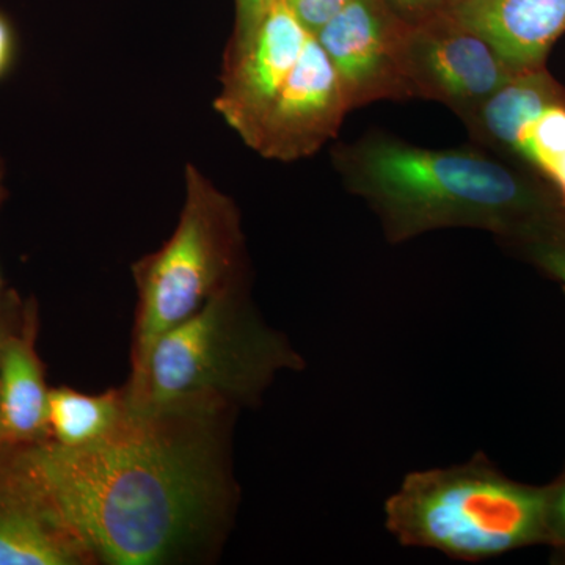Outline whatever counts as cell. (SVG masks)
<instances>
[{"mask_svg":"<svg viewBox=\"0 0 565 565\" xmlns=\"http://www.w3.org/2000/svg\"><path fill=\"white\" fill-rule=\"evenodd\" d=\"M509 156L545 181L565 206V102L548 104L527 118Z\"/></svg>","mask_w":565,"mask_h":565,"instance_id":"15","label":"cell"},{"mask_svg":"<svg viewBox=\"0 0 565 565\" xmlns=\"http://www.w3.org/2000/svg\"><path fill=\"white\" fill-rule=\"evenodd\" d=\"M404 71L412 98L445 104L463 121L520 73L449 11L407 24Z\"/></svg>","mask_w":565,"mask_h":565,"instance_id":"6","label":"cell"},{"mask_svg":"<svg viewBox=\"0 0 565 565\" xmlns=\"http://www.w3.org/2000/svg\"><path fill=\"white\" fill-rule=\"evenodd\" d=\"M39 307L29 299L0 351V426L9 448L47 440L51 388L36 351Z\"/></svg>","mask_w":565,"mask_h":565,"instance_id":"12","label":"cell"},{"mask_svg":"<svg viewBox=\"0 0 565 565\" xmlns=\"http://www.w3.org/2000/svg\"><path fill=\"white\" fill-rule=\"evenodd\" d=\"M448 11L515 71L545 66L565 33V0H452Z\"/></svg>","mask_w":565,"mask_h":565,"instance_id":"11","label":"cell"},{"mask_svg":"<svg viewBox=\"0 0 565 565\" xmlns=\"http://www.w3.org/2000/svg\"><path fill=\"white\" fill-rule=\"evenodd\" d=\"M17 55V39L9 20L0 13V79L9 73Z\"/></svg>","mask_w":565,"mask_h":565,"instance_id":"22","label":"cell"},{"mask_svg":"<svg viewBox=\"0 0 565 565\" xmlns=\"http://www.w3.org/2000/svg\"><path fill=\"white\" fill-rule=\"evenodd\" d=\"M349 0H285L308 32L318 33L348 6Z\"/></svg>","mask_w":565,"mask_h":565,"instance_id":"18","label":"cell"},{"mask_svg":"<svg viewBox=\"0 0 565 565\" xmlns=\"http://www.w3.org/2000/svg\"><path fill=\"white\" fill-rule=\"evenodd\" d=\"M7 199V189L6 185H3V163L2 159H0V206H2V203L6 202ZM3 291L2 289V278H0V302H2L3 299Z\"/></svg>","mask_w":565,"mask_h":565,"instance_id":"23","label":"cell"},{"mask_svg":"<svg viewBox=\"0 0 565 565\" xmlns=\"http://www.w3.org/2000/svg\"><path fill=\"white\" fill-rule=\"evenodd\" d=\"M545 545L553 546L565 559V473L546 486Z\"/></svg>","mask_w":565,"mask_h":565,"instance_id":"17","label":"cell"},{"mask_svg":"<svg viewBox=\"0 0 565 565\" xmlns=\"http://www.w3.org/2000/svg\"><path fill=\"white\" fill-rule=\"evenodd\" d=\"M302 367L288 338L253 311L243 280L162 334L143 373L122 388L136 408L236 412L262 399L278 374Z\"/></svg>","mask_w":565,"mask_h":565,"instance_id":"3","label":"cell"},{"mask_svg":"<svg viewBox=\"0 0 565 565\" xmlns=\"http://www.w3.org/2000/svg\"><path fill=\"white\" fill-rule=\"evenodd\" d=\"M137 288L131 375L147 366L156 341L199 313L212 296L244 280V236L236 203L200 170L185 167L180 222L159 250L132 266Z\"/></svg>","mask_w":565,"mask_h":565,"instance_id":"5","label":"cell"},{"mask_svg":"<svg viewBox=\"0 0 565 565\" xmlns=\"http://www.w3.org/2000/svg\"><path fill=\"white\" fill-rule=\"evenodd\" d=\"M546 500V487L512 481L478 455L405 476L386 500L385 525L401 545L478 563L545 545Z\"/></svg>","mask_w":565,"mask_h":565,"instance_id":"4","label":"cell"},{"mask_svg":"<svg viewBox=\"0 0 565 565\" xmlns=\"http://www.w3.org/2000/svg\"><path fill=\"white\" fill-rule=\"evenodd\" d=\"M269 0H236V28L230 43L247 39L262 20Z\"/></svg>","mask_w":565,"mask_h":565,"instance_id":"20","label":"cell"},{"mask_svg":"<svg viewBox=\"0 0 565 565\" xmlns=\"http://www.w3.org/2000/svg\"><path fill=\"white\" fill-rule=\"evenodd\" d=\"M509 244L565 288V206L548 212Z\"/></svg>","mask_w":565,"mask_h":565,"instance_id":"16","label":"cell"},{"mask_svg":"<svg viewBox=\"0 0 565 565\" xmlns=\"http://www.w3.org/2000/svg\"><path fill=\"white\" fill-rule=\"evenodd\" d=\"M310 35L285 0H269L255 31L225 51L214 107L248 147Z\"/></svg>","mask_w":565,"mask_h":565,"instance_id":"7","label":"cell"},{"mask_svg":"<svg viewBox=\"0 0 565 565\" xmlns=\"http://www.w3.org/2000/svg\"><path fill=\"white\" fill-rule=\"evenodd\" d=\"M234 414L128 404L95 444L13 451L96 564L191 563L222 544L237 508Z\"/></svg>","mask_w":565,"mask_h":565,"instance_id":"1","label":"cell"},{"mask_svg":"<svg viewBox=\"0 0 565 565\" xmlns=\"http://www.w3.org/2000/svg\"><path fill=\"white\" fill-rule=\"evenodd\" d=\"M557 102H565L564 85L539 66L516 73L463 122L476 140L509 156L523 122Z\"/></svg>","mask_w":565,"mask_h":565,"instance_id":"13","label":"cell"},{"mask_svg":"<svg viewBox=\"0 0 565 565\" xmlns=\"http://www.w3.org/2000/svg\"><path fill=\"white\" fill-rule=\"evenodd\" d=\"M405 29L407 24L382 0H349L316 33L351 110L384 99L412 98L404 71Z\"/></svg>","mask_w":565,"mask_h":565,"instance_id":"8","label":"cell"},{"mask_svg":"<svg viewBox=\"0 0 565 565\" xmlns=\"http://www.w3.org/2000/svg\"><path fill=\"white\" fill-rule=\"evenodd\" d=\"M88 550L18 462L0 452V565H93Z\"/></svg>","mask_w":565,"mask_h":565,"instance_id":"10","label":"cell"},{"mask_svg":"<svg viewBox=\"0 0 565 565\" xmlns=\"http://www.w3.org/2000/svg\"><path fill=\"white\" fill-rule=\"evenodd\" d=\"M351 111L332 61L315 35L275 96L253 150L275 161H297L321 150Z\"/></svg>","mask_w":565,"mask_h":565,"instance_id":"9","label":"cell"},{"mask_svg":"<svg viewBox=\"0 0 565 565\" xmlns=\"http://www.w3.org/2000/svg\"><path fill=\"white\" fill-rule=\"evenodd\" d=\"M349 191L381 218L390 243L445 228H478L512 243L564 206L556 192L516 167L473 148L430 150L367 134L334 150Z\"/></svg>","mask_w":565,"mask_h":565,"instance_id":"2","label":"cell"},{"mask_svg":"<svg viewBox=\"0 0 565 565\" xmlns=\"http://www.w3.org/2000/svg\"><path fill=\"white\" fill-rule=\"evenodd\" d=\"M128 407L125 388L88 394L58 386L47 401V440L63 448H81L102 440Z\"/></svg>","mask_w":565,"mask_h":565,"instance_id":"14","label":"cell"},{"mask_svg":"<svg viewBox=\"0 0 565 565\" xmlns=\"http://www.w3.org/2000/svg\"><path fill=\"white\" fill-rule=\"evenodd\" d=\"M405 24H418L437 14L445 13L452 0H382Z\"/></svg>","mask_w":565,"mask_h":565,"instance_id":"19","label":"cell"},{"mask_svg":"<svg viewBox=\"0 0 565 565\" xmlns=\"http://www.w3.org/2000/svg\"><path fill=\"white\" fill-rule=\"evenodd\" d=\"M22 307L24 302L18 297L14 291H6L3 294L2 302H0V351H2L3 341L7 334L13 329L14 323L20 319ZM9 449L3 440L2 426H0V452Z\"/></svg>","mask_w":565,"mask_h":565,"instance_id":"21","label":"cell"}]
</instances>
